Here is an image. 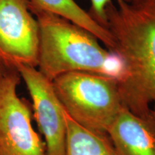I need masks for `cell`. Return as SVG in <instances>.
<instances>
[{"mask_svg":"<svg viewBox=\"0 0 155 155\" xmlns=\"http://www.w3.org/2000/svg\"><path fill=\"white\" fill-rule=\"evenodd\" d=\"M107 28L124 74L118 81L124 107L140 116L155 106V0L116 1L106 9Z\"/></svg>","mask_w":155,"mask_h":155,"instance_id":"cell-1","label":"cell"},{"mask_svg":"<svg viewBox=\"0 0 155 155\" xmlns=\"http://www.w3.org/2000/svg\"><path fill=\"white\" fill-rule=\"evenodd\" d=\"M39 25L38 67L53 81L75 71L96 73L119 81L124 74L121 60L104 49L88 30L57 15L35 12Z\"/></svg>","mask_w":155,"mask_h":155,"instance_id":"cell-2","label":"cell"},{"mask_svg":"<svg viewBox=\"0 0 155 155\" xmlns=\"http://www.w3.org/2000/svg\"><path fill=\"white\" fill-rule=\"evenodd\" d=\"M52 82L71 119L89 130L107 134L124 107L116 79L75 71L59 75Z\"/></svg>","mask_w":155,"mask_h":155,"instance_id":"cell-3","label":"cell"},{"mask_svg":"<svg viewBox=\"0 0 155 155\" xmlns=\"http://www.w3.org/2000/svg\"><path fill=\"white\" fill-rule=\"evenodd\" d=\"M20 79L16 70L0 76V155H47L32 127L30 106L17 94Z\"/></svg>","mask_w":155,"mask_h":155,"instance_id":"cell-4","label":"cell"},{"mask_svg":"<svg viewBox=\"0 0 155 155\" xmlns=\"http://www.w3.org/2000/svg\"><path fill=\"white\" fill-rule=\"evenodd\" d=\"M39 25L28 0H0V64L38 66Z\"/></svg>","mask_w":155,"mask_h":155,"instance_id":"cell-5","label":"cell"},{"mask_svg":"<svg viewBox=\"0 0 155 155\" xmlns=\"http://www.w3.org/2000/svg\"><path fill=\"white\" fill-rule=\"evenodd\" d=\"M17 71L26 84L32 101L34 116L45 140L47 155H65L67 127L65 110L53 82L36 67L19 65Z\"/></svg>","mask_w":155,"mask_h":155,"instance_id":"cell-6","label":"cell"},{"mask_svg":"<svg viewBox=\"0 0 155 155\" xmlns=\"http://www.w3.org/2000/svg\"><path fill=\"white\" fill-rule=\"evenodd\" d=\"M107 134L116 155H155V119L152 111L140 116L123 107Z\"/></svg>","mask_w":155,"mask_h":155,"instance_id":"cell-7","label":"cell"},{"mask_svg":"<svg viewBox=\"0 0 155 155\" xmlns=\"http://www.w3.org/2000/svg\"><path fill=\"white\" fill-rule=\"evenodd\" d=\"M30 11L45 12L64 18L88 30L112 52L115 42L105 27L98 24L91 15L79 7L74 0H28Z\"/></svg>","mask_w":155,"mask_h":155,"instance_id":"cell-8","label":"cell"},{"mask_svg":"<svg viewBox=\"0 0 155 155\" xmlns=\"http://www.w3.org/2000/svg\"><path fill=\"white\" fill-rule=\"evenodd\" d=\"M67 127L65 155H116L108 134L89 130L65 111Z\"/></svg>","mask_w":155,"mask_h":155,"instance_id":"cell-9","label":"cell"},{"mask_svg":"<svg viewBox=\"0 0 155 155\" xmlns=\"http://www.w3.org/2000/svg\"><path fill=\"white\" fill-rule=\"evenodd\" d=\"M91 9L89 14L98 24L107 28V15L106 9L111 0H91ZM116 1L130 2L131 0H116ZM108 29V28H107Z\"/></svg>","mask_w":155,"mask_h":155,"instance_id":"cell-10","label":"cell"},{"mask_svg":"<svg viewBox=\"0 0 155 155\" xmlns=\"http://www.w3.org/2000/svg\"><path fill=\"white\" fill-rule=\"evenodd\" d=\"M5 70H6V69L4 68H3L1 64H0V76H1V75H2V73H4V71H5Z\"/></svg>","mask_w":155,"mask_h":155,"instance_id":"cell-11","label":"cell"},{"mask_svg":"<svg viewBox=\"0 0 155 155\" xmlns=\"http://www.w3.org/2000/svg\"><path fill=\"white\" fill-rule=\"evenodd\" d=\"M152 115H153V116H154V118L155 119V108L153 110L152 109Z\"/></svg>","mask_w":155,"mask_h":155,"instance_id":"cell-12","label":"cell"}]
</instances>
